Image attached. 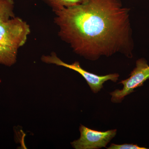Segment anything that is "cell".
<instances>
[{"label": "cell", "mask_w": 149, "mask_h": 149, "mask_svg": "<svg viewBox=\"0 0 149 149\" xmlns=\"http://www.w3.org/2000/svg\"><path fill=\"white\" fill-rule=\"evenodd\" d=\"M80 138L70 143L75 149H98L106 148L108 144L116 135L117 130H108L102 132L92 130L80 125Z\"/></svg>", "instance_id": "cell-5"}, {"label": "cell", "mask_w": 149, "mask_h": 149, "mask_svg": "<svg viewBox=\"0 0 149 149\" xmlns=\"http://www.w3.org/2000/svg\"><path fill=\"white\" fill-rule=\"evenodd\" d=\"M41 60L47 64L65 67L78 72L85 79L91 91L94 93H97L101 91L103 88V84L105 82L109 80L116 82L119 77V74L118 73L100 76L91 73L83 69L79 62L75 61L72 64H68L59 58L56 54L54 52L52 53L50 55H43L41 57Z\"/></svg>", "instance_id": "cell-3"}, {"label": "cell", "mask_w": 149, "mask_h": 149, "mask_svg": "<svg viewBox=\"0 0 149 149\" xmlns=\"http://www.w3.org/2000/svg\"><path fill=\"white\" fill-rule=\"evenodd\" d=\"M17 50L0 44V64L10 67L16 63Z\"/></svg>", "instance_id": "cell-6"}, {"label": "cell", "mask_w": 149, "mask_h": 149, "mask_svg": "<svg viewBox=\"0 0 149 149\" xmlns=\"http://www.w3.org/2000/svg\"><path fill=\"white\" fill-rule=\"evenodd\" d=\"M108 149H147L144 147H139L138 145L133 144H123L121 145L111 144Z\"/></svg>", "instance_id": "cell-9"}, {"label": "cell", "mask_w": 149, "mask_h": 149, "mask_svg": "<svg viewBox=\"0 0 149 149\" xmlns=\"http://www.w3.org/2000/svg\"><path fill=\"white\" fill-rule=\"evenodd\" d=\"M13 0H0V24L15 17Z\"/></svg>", "instance_id": "cell-7"}, {"label": "cell", "mask_w": 149, "mask_h": 149, "mask_svg": "<svg viewBox=\"0 0 149 149\" xmlns=\"http://www.w3.org/2000/svg\"><path fill=\"white\" fill-rule=\"evenodd\" d=\"M149 79V65L145 58L139 59L136 61V66L131 72L130 77L121 80L118 84L123 87L122 90H116L110 93L111 101L115 103H119L126 96L134 92V89L141 87L144 82Z\"/></svg>", "instance_id": "cell-4"}, {"label": "cell", "mask_w": 149, "mask_h": 149, "mask_svg": "<svg viewBox=\"0 0 149 149\" xmlns=\"http://www.w3.org/2000/svg\"><path fill=\"white\" fill-rule=\"evenodd\" d=\"M30 32L29 24L15 16L0 24V44L18 50L25 45Z\"/></svg>", "instance_id": "cell-2"}, {"label": "cell", "mask_w": 149, "mask_h": 149, "mask_svg": "<svg viewBox=\"0 0 149 149\" xmlns=\"http://www.w3.org/2000/svg\"><path fill=\"white\" fill-rule=\"evenodd\" d=\"M54 12L59 36L77 54L91 61L117 52L133 56L130 9L120 0H82Z\"/></svg>", "instance_id": "cell-1"}, {"label": "cell", "mask_w": 149, "mask_h": 149, "mask_svg": "<svg viewBox=\"0 0 149 149\" xmlns=\"http://www.w3.org/2000/svg\"><path fill=\"white\" fill-rule=\"evenodd\" d=\"M51 7L52 10L60 9L63 8L68 7L80 3L82 0H43Z\"/></svg>", "instance_id": "cell-8"}]
</instances>
